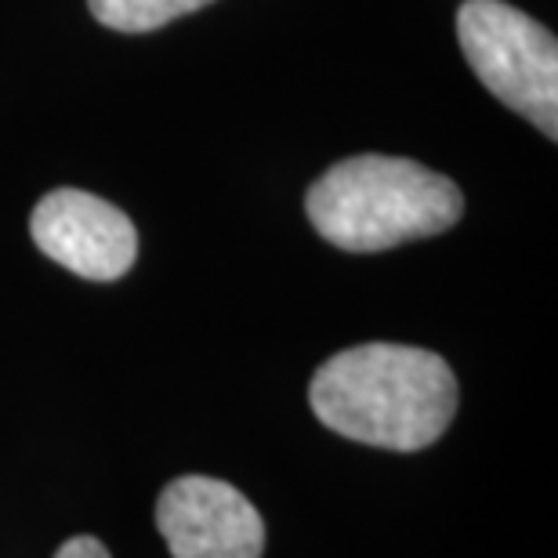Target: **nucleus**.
<instances>
[{
  "mask_svg": "<svg viewBox=\"0 0 558 558\" xmlns=\"http://www.w3.org/2000/svg\"><path fill=\"white\" fill-rule=\"evenodd\" d=\"M308 403L330 432L381 450H424L457 414V377L442 355L410 344H355L316 371Z\"/></svg>",
  "mask_w": 558,
  "mask_h": 558,
  "instance_id": "1",
  "label": "nucleus"
},
{
  "mask_svg": "<svg viewBox=\"0 0 558 558\" xmlns=\"http://www.w3.org/2000/svg\"><path fill=\"white\" fill-rule=\"evenodd\" d=\"M312 229L349 254H377L453 229L464 196L450 178L403 156H352L308 189Z\"/></svg>",
  "mask_w": 558,
  "mask_h": 558,
  "instance_id": "2",
  "label": "nucleus"
},
{
  "mask_svg": "<svg viewBox=\"0 0 558 558\" xmlns=\"http://www.w3.org/2000/svg\"><path fill=\"white\" fill-rule=\"evenodd\" d=\"M464 59L508 109L558 135V44L541 22L505 0H464L457 11Z\"/></svg>",
  "mask_w": 558,
  "mask_h": 558,
  "instance_id": "3",
  "label": "nucleus"
},
{
  "mask_svg": "<svg viewBox=\"0 0 558 558\" xmlns=\"http://www.w3.org/2000/svg\"><path fill=\"white\" fill-rule=\"evenodd\" d=\"M33 243L54 265L95 283H113L138 258V232L120 207L81 189H54L29 218Z\"/></svg>",
  "mask_w": 558,
  "mask_h": 558,
  "instance_id": "4",
  "label": "nucleus"
},
{
  "mask_svg": "<svg viewBox=\"0 0 558 558\" xmlns=\"http://www.w3.org/2000/svg\"><path fill=\"white\" fill-rule=\"evenodd\" d=\"M156 530L174 558H262L265 522L236 486L182 475L156 500Z\"/></svg>",
  "mask_w": 558,
  "mask_h": 558,
  "instance_id": "5",
  "label": "nucleus"
},
{
  "mask_svg": "<svg viewBox=\"0 0 558 558\" xmlns=\"http://www.w3.org/2000/svg\"><path fill=\"white\" fill-rule=\"evenodd\" d=\"M207 4L215 0H87L92 15L117 33H153Z\"/></svg>",
  "mask_w": 558,
  "mask_h": 558,
  "instance_id": "6",
  "label": "nucleus"
},
{
  "mask_svg": "<svg viewBox=\"0 0 558 558\" xmlns=\"http://www.w3.org/2000/svg\"><path fill=\"white\" fill-rule=\"evenodd\" d=\"M54 558H109V551H106V544L95 537H73L62 544Z\"/></svg>",
  "mask_w": 558,
  "mask_h": 558,
  "instance_id": "7",
  "label": "nucleus"
}]
</instances>
